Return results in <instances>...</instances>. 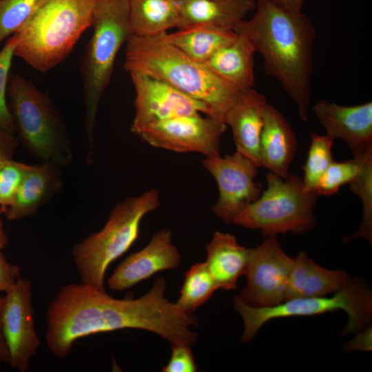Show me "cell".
<instances>
[{
  "mask_svg": "<svg viewBox=\"0 0 372 372\" xmlns=\"http://www.w3.org/2000/svg\"><path fill=\"white\" fill-rule=\"evenodd\" d=\"M132 34L154 36L178 24L176 0H128Z\"/></svg>",
  "mask_w": 372,
  "mask_h": 372,
  "instance_id": "d4e9b609",
  "label": "cell"
},
{
  "mask_svg": "<svg viewBox=\"0 0 372 372\" xmlns=\"http://www.w3.org/2000/svg\"><path fill=\"white\" fill-rule=\"evenodd\" d=\"M293 258L282 250L276 236H267L250 249L245 275L247 284L238 297L254 307H267L285 301Z\"/></svg>",
  "mask_w": 372,
  "mask_h": 372,
  "instance_id": "8fae6325",
  "label": "cell"
},
{
  "mask_svg": "<svg viewBox=\"0 0 372 372\" xmlns=\"http://www.w3.org/2000/svg\"><path fill=\"white\" fill-rule=\"evenodd\" d=\"M8 243V238L5 232L3 223L0 218V249H3Z\"/></svg>",
  "mask_w": 372,
  "mask_h": 372,
  "instance_id": "f35d334b",
  "label": "cell"
},
{
  "mask_svg": "<svg viewBox=\"0 0 372 372\" xmlns=\"http://www.w3.org/2000/svg\"><path fill=\"white\" fill-rule=\"evenodd\" d=\"M4 302V297L0 298V363H8L9 353L1 329V314Z\"/></svg>",
  "mask_w": 372,
  "mask_h": 372,
  "instance_id": "8d00e7d4",
  "label": "cell"
},
{
  "mask_svg": "<svg viewBox=\"0 0 372 372\" xmlns=\"http://www.w3.org/2000/svg\"><path fill=\"white\" fill-rule=\"evenodd\" d=\"M237 34L236 39L218 50L205 63L217 76L239 90L255 85L254 54L250 41Z\"/></svg>",
  "mask_w": 372,
  "mask_h": 372,
  "instance_id": "603a6c76",
  "label": "cell"
},
{
  "mask_svg": "<svg viewBox=\"0 0 372 372\" xmlns=\"http://www.w3.org/2000/svg\"><path fill=\"white\" fill-rule=\"evenodd\" d=\"M21 277L20 267L9 262L0 249V293H7Z\"/></svg>",
  "mask_w": 372,
  "mask_h": 372,
  "instance_id": "836d02e7",
  "label": "cell"
},
{
  "mask_svg": "<svg viewBox=\"0 0 372 372\" xmlns=\"http://www.w3.org/2000/svg\"><path fill=\"white\" fill-rule=\"evenodd\" d=\"M1 329L9 353L10 366L20 372L30 367V360L40 347L34 326L32 287L21 277L4 297Z\"/></svg>",
  "mask_w": 372,
  "mask_h": 372,
  "instance_id": "4fadbf2b",
  "label": "cell"
},
{
  "mask_svg": "<svg viewBox=\"0 0 372 372\" xmlns=\"http://www.w3.org/2000/svg\"><path fill=\"white\" fill-rule=\"evenodd\" d=\"M234 306L244 322L242 342H250L268 321L279 318L311 316L344 310L348 322L344 333H355L366 327L372 316V297L369 289L358 280H348L331 297L293 298L272 307H254L246 304L238 296Z\"/></svg>",
  "mask_w": 372,
  "mask_h": 372,
  "instance_id": "9c48e42d",
  "label": "cell"
},
{
  "mask_svg": "<svg viewBox=\"0 0 372 372\" xmlns=\"http://www.w3.org/2000/svg\"><path fill=\"white\" fill-rule=\"evenodd\" d=\"M266 181L267 189L234 218L232 224L258 229L265 237L300 234L315 227L313 210L319 196L304 189L300 176L282 178L268 172Z\"/></svg>",
  "mask_w": 372,
  "mask_h": 372,
  "instance_id": "ba28073f",
  "label": "cell"
},
{
  "mask_svg": "<svg viewBox=\"0 0 372 372\" xmlns=\"http://www.w3.org/2000/svg\"><path fill=\"white\" fill-rule=\"evenodd\" d=\"M278 5L293 11H302V8L306 0H273Z\"/></svg>",
  "mask_w": 372,
  "mask_h": 372,
  "instance_id": "74e56055",
  "label": "cell"
},
{
  "mask_svg": "<svg viewBox=\"0 0 372 372\" xmlns=\"http://www.w3.org/2000/svg\"><path fill=\"white\" fill-rule=\"evenodd\" d=\"M7 92L15 132L25 147L45 162L69 164L72 152L65 126L49 96L16 72L9 74Z\"/></svg>",
  "mask_w": 372,
  "mask_h": 372,
  "instance_id": "52a82bcc",
  "label": "cell"
},
{
  "mask_svg": "<svg viewBox=\"0 0 372 372\" xmlns=\"http://www.w3.org/2000/svg\"><path fill=\"white\" fill-rule=\"evenodd\" d=\"M164 278L138 298L117 299L105 290L72 283L62 286L47 309L45 340L50 353L68 356L79 338L99 333L137 329L154 333L170 344L196 342L198 320L165 297Z\"/></svg>",
  "mask_w": 372,
  "mask_h": 372,
  "instance_id": "6da1fadb",
  "label": "cell"
},
{
  "mask_svg": "<svg viewBox=\"0 0 372 372\" xmlns=\"http://www.w3.org/2000/svg\"><path fill=\"white\" fill-rule=\"evenodd\" d=\"M202 164L214 178L218 188L213 211L225 223H232L234 218L262 192V185L256 181L258 167L237 151L224 157L204 158Z\"/></svg>",
  "mask_w": 372,
  "mask_h": 372,
  "instance_id": "7c38bea8",
  "label": "cell"
},
{
  "mask_svg": "<svg viewBox=\"0 0 372 372\" xmlns=\"http://www.w3.org/2000/svg\"><path fill=\"white\" fill-rule=\"evenodd\" d=\"M1 364V363H0ZM0 371H1V366H0Z\"/></svg>",
  "mask_w": 372,
  "mask_h": 372,
  "instance_id": "ab89813d",
  "label": "cell"
},
{
  "mask_svg": "<svg viewBox=\"0 0 372 372\" xmlns=\"http://www.w3.org/2000/svg\"><path fill=\"white\" fill-rule=\"evenodd\" d=\"M163 33L132 34L126 43L125 70L167 83L205 103L212 117L224 122L225 114L243 90L217 76L205 63L189 57L166 41Z\"/></svg>",
  "mask_w": 372,
  "mask_h": 372,
  "instance_id": "3957f363",
  "label": "cell"
},
{
  "mask_svg": "<svg viewBox=\"0 0 372 372\" xmlns=\"http://www.w3.org/2000/svg\"><path fill=\"white\" fill-rule=\"evenodd\" d=\"M90 38L80 64L85 125L90 150L101 99L110 84L117 54L132 35L128 0H96Z\"/></svg>",
  "mask_w": 372,
  "mask_h": 372,
  "instance_id": "5b68a950",
  "label": "cell"
},
{
  "mask_svg": "<svg viewBox=\"0 0 372 372\" xmlns=\"http://www.w3.org/2000/svg\"><path fill=\"white\" fill-rule=\"evenodd\" d=\"M298 146L295 133L283 114L267 103L260 141V167L287 178Z\"/></svg>",
  "mask_w": 372,
  "mask_h": 372,
  "instance_id": "ac0fdd59",
  "label": "cell"
},
{
  "mask_svg": "<svg viewBox=\"0 0 372 372\" xmlns=\"http://www.w3.org/2000/svg\"><path fill=\"white\" fill-rule=\"evenodd\" d=\"M333 141L334 140L327 134L320 135L314 132L311 134L307 157L302 167L304 174L302 178L307 191L315 192L319 179L334 161L332 154Z\"/></svg>",
  "mask_w": 372,
  "mask_h": 372,
  "instance_id": "4316f807",
  "label": "cell"
},
{
  "mask_svg": "<svg viewBox=\"0 0 372 372\" xmlns=\"http://www.w3.org/2000/svg\"><path fill=\"white\" fill-rule=\"evenodd\" d=\"M312 111L326 134L343 141L353 158H360L372 152V102L347 106L318 101Z\"/></svg>",
  "mask_w": 372,
  "mask_h": 372,
  "instance_id": "9a60e30c",
  "label": "cell"
},
{
  "mask_svg": "<svg viewBox=\"0 0 372 372\" xmlns=\"http://www.w3.org/2000/svg\"><path fill=\"white\" fill-rule=\"evenodd\" d=\"M227 129L223 121L195 114L149 124L135 135L154 147L207 158L220 155V139Z\"/></svg>",
  "mask_w": 372,
  "mask_h": 372,
  "instance_id": "30bf717a",
  "label": "cell"
},
{
  "mask_svg": "<svg viewBox=\"0 0 372 372\" xmlns=\"http://www.w3.org/2000/svg\"><path fill=\"white\" fill-rule=\"evenodd\" d=\"M42 1H0V44L17 32Z\"/></svg>",
  "mask_w": 372,
  "mask_h": 372,
  "instance_id": "f546056e",
  "label": "cell"
},
{
  "mask_svg": "<svg viewBox=\"0 0 372 372\" xmlns=\"http://www.w3.org/2000/svg\"><path fill=\"white\" fill-rule=\"evenodd\" d=\"M172 355L169 362L162 369L164 372H195L197 366L189 345L171 344Z\"/></svg>",
  "mask_w": 372,
  "mask_h": 372,
  "instance_id": "d6a6232c",
  "label": "cell"
},
{
  "mask_svg": "<svg viewBox=\"0 0 372 372\" xmlns=\"http://www.w3.org/2000/svg\"><path fill=\"white\" fill-rule=\"evenodd\" d=\"M217 286L205 262L196 263L186 273L177 305L192 313L207 302Z\"/></svg>",
  "mask_w": 372,
  "mask_h": 372,
  "instance_id": "484cf974",
  "label": "cell"
},
{
  "mask_svg": "<svg viewBox=\"0 0 372 372\" xmlns=\"http://www.w3.org/2000/svg\"><path fill=\"white\" fill-rule=\"evenodd\" d=\"M371 329L368 327L366 330L362 331L359 334L358 337H356L354 340L350 342L349 347L352 349H362V350H371V344L363 342V341H371Z\"/></svg>",
  "mask_w": 372,
  "mask_h": 372,
  "instance_id": "d590c367",
  "label": "cell"
},
{
  "mask_svg": "<svg viewBox=\"0 0 372 372\" xmlns=\"http://www.w3.org/2000/svg\"><path fill=\"white\" fill-rule=\"evenodd\" d=\"M135 91L134 118L131 131L135 134L156 122L195 114L211 116L203 103L154 77L130 74Z\"/></svg>",
  "mask_w": 372,
  "mask_h": 372,
  "instance_id": "5bb4252c",
  "label": "cell"
},
{
  "mask_svg": "<svg viewBox=\"0 0 372 372\" xmlns=\"http://www.w3.org/2000/svg\"><path fill=\"white\" fill-rule=\"evenodd\" d=\"M180 254L172 243L170 231L156 232L141 250L130 254L107 280L109 287L123 291L132 287L157 272L177 268Z\"/></svg>",
  "mask_w": 372,
  "mask_h": 372,
  "instance_id": "2e32d148",
  "label": "cell"
},
{
  "mask_svg": "<svg viewBox=\"0 0 372 372\" xmlns=\"http://www.w3.org/2000/svg\"><path fill=\"white\" fill-rule=\"evenodd\" d=\"M96 0H43L12 34L14 56L45 73L63 61L92 26Z\"/></svg>",
  "mask_w": 372,
  "mask_h": 372,
  "instance_id": "277c9868",
  "label": "cell"
},
{
  "mask_svg": "<svg viewBox=\"0 0 372 372\" xmlns=\"http://www.w3.org/2000/svg\"><path fill=\"white\" fill-rule=\"evenodd\" d=\"M362 169L358 176L349 183L352 193L358 196L362 204V220L358 231L346 238L349 241L363 238L371 243L372 239V152L360 158Z\"/></svg>",
  "mask_w": 372,
  "mask_h": 372,
  "instance_id": "83f0119b",
  "label": "cell"
},
{
  "mask_svg": "<svg viewBox=\"0 0 372 372\" xmlns=\"http://www.w3.org/2000/svg\"><path fill=\"white\" fill-rule=\"evenodd\" d=\"M32 165L14 161H6L0 169V213L12 205L24 178Z\"/></svg>",
  "mask_w": 372,
  "mask_h": 372,
  "instance_id": "4dcf8cb0",
  "label": "cell"
},
{
  "mask_svg": "<svg viewBox=\"0 0 372 372\" xmlns=\"http://www.w3.org/2000/svg\"><path fill=\"white\" fill-rule=\"evenodd\" d=\"M348 280L344 270L324 269L304 252H300L293 258L285 301L298 298L326 296L340 289Z\"/></svg>",
  "mask_w": 372,
  "mask_h": 372,
  "instance_id": "ffe728a7",
  "label": "cell"
},
{
  "mask_svg": "<svg viewBox=\"0 0 372 372\" xmlns=\"http://www.w3.org/2000/svg\"><path fill=\"white\" fill-rule=\"evenodd\" d=\"M256 12L234 31L246 37L263 59L266 74L276 79L294 102L303 121L311 103L315 25L302 11L283 8L273 0H256Z\"/></svg>",
  "mask_w": 372,
  "mask_h": 372,
  "instance_id": "7a4b0ae2",
  "label": "cell"
},
{
  "mask_svg": "<svg viewBox=\"0 0 372 372\" xmlns=\"http://www.w3.org/2000/svg\"><path fill=\"white\" fill-rule=\"evenodd\" d=\"M265 96L256 90H243L227 110L224 122L232 131L236 151L260 167V141Z\"/></svg>",
  "mask_w": 372,
  "mask_h": 372,
  "instance_id": "e0dca14e",
  "label": "cell"
},
{
  "mask_svg": "<svg viewBox=\"0 0 372 372\" xmlns=\"http://www.w3.org/2000/svg\"><path fill=\"white\" fill-rule=\"evenodd\" d=\"M16 39L12 35L0 51V128L14 134L15 127L6 101L8 82L14 55Z\"/></svg>",
  "mask_w": 372,
  "mask_h": 372,
  "instance_id": "1f68e13d",
  "label": "cell"
},
{
  "mask_svg": "<svg viewBox=\"0 0 372 372\" xmlns=\"http://www.w3.org/2000/svg\"><path fill=\"white\" fill-rule=\"evenodd\" d=\"M18 145L14 134L0 128V169L3 164L12 159Z\"/></svg>",
  "mask_w": 372,
  "mask_h": 372,
  "instance_id": "e575fe53",
  "label": "cell"
},
{
  "mask_svg": "<svg viewBox=\"0 0 372 372\" xmlns=\"http://www.w3.org/2000/svg\"><path fill=\"white\" fill-rule=\"evenodd\" d=\"M164 38L193 60L205 63L218 50L237 37L233 30L197 25L163 34Z\"/></svg>",
  "mask_w": 372,
  "mask_h": 372,
  "instance_id": "cb8c5ba5",
  "label": "cell"
},
{
  "mask_svg": "<svg viewBox=\"0 0 372 372\" xmlns=\"http://www.w3.org/2000/svg\"><path fill=\"white\" fill-rule=\"evenodd\" d=\"M161 205L154 189L118 203L104 227L73 247L72 255L81 282L105 290L108 266L125 254L137 240L143 218Z\"/></svg>",
  "mask_w": 372,
  "mask_h": 372,
  "instance_id": "8992f818",
  "label": "cell"
},
{
  "mask_svg": "<svg viewBox=\"0 0 372 372\" xmlns=\"http://www.w3.org/2000/svg\"><path fill=\"white\" fill-rule=\"evenodd\" d=\"M1 1V0H0Z\"/></svg>",
  "mask_w": 372,
  "mask_h": 372,
  "instance_id": "60d3db41",
  "label": "cell"
},
{
  "mask_svg": "<svg viewBox=\"0 0 372 372\" xmlns=\"http://www.w3.org/2000/svg\"><path fill=\"white\" fill-rule=\"evenodd\" d=\"M57 167L50 162L32 165L4 213L8 220H21L35 214L43 203L59 190L61 181Z\"/></svg>",
  "mask_w": 372,
  "mask_h": 372,
  "instance_id": "7402d4cb",
  "label": "cell"
},
{
  "mask_svg": "<svg viewBox=\"0 0 372 372\" xmlns=\"http://www.w3.org/2000/svg\"><path fill=\"white\" fill-rule=\"evenodd\" d=\"M206 251L205 263L217 288L236 289L238 278L246 272L250 249L240 245L234 236L216 231Z\"/></svg>",
  "mask_w": 372,
  "mask_h": 372,
  "instance_id": "44dd1931",
  "label": "cell"
},
{
  "mask_svg": "<svg viewBox=\"0 0 372 372\" xmlns=\"http://www.w3.org/2000/svg\"><path fill=\"white\" fill-rule=\"evenodd\" d=\"M178 30L209 25L233 30L254 10L256 0H176Z\"/></svg>",
  "mask_w": 372,
  "mask_h": 372,
  "instance_id": "d6986e66",
  "label": "cell"
},
{
  "mask_svg": "<svg viewBox=\"0 0 372 372\" xmlns=\"http://www.w3.org/2000/svg\"><path fill=\"white\" fill-rule=\"evenodd\" d=\"M362 163L360 158L333 161L319 179L315 192L318 195L331 196L340 188L351 183L360 174Z\"/></svg>",
  "mask_w": 372,
  "mask_h": 372,
  "instance_id": "f1b7e54d",
  "label": "cell"
}]
</instances>
